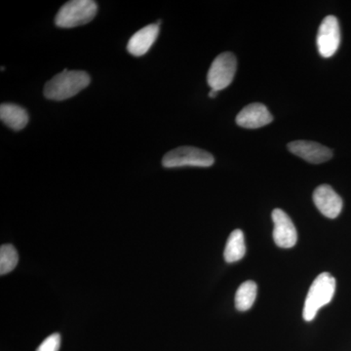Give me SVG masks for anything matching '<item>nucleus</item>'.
<instances>
[{
    "instance_id": "11",
    "label": "nucleus",
    "mask_w": 351,
    "mask_h": 351,
    "mask_svg": "<svg viewBox=\"0 0 351 351\" xmlns=\"http://www.w3.org/2000/svg\"><path fill=\"white\" fill-rule=\"evenodd\" d=\"M159 34V25H149L136 32L127 44V50L135 57L147 54L156 43Z\"/></svg>"
},
{
    "instance_id": "5",
    "label": "nucleus",
    "mask_w": 351,
    "mask_h": 351,
    "mask_svg": "<svg viewBox=\"0 0 351 351\" xmlns=\"http://www.w3.org/2000/svg\"><path fill=\"white\" fill-rule=\"evenodd\" d=\"M237 69V57L230 52L221 53L214 60L208 71V85L218 92L226 89L232 84Z\"/></svg>"
},
{
    "instance_id": "8",
    "label": "nucleus",
    "mask_w": 351,
    "mask_h": 351,
    "mask_svg": "<svg viewBox=\"0 0 351 351\" xmlns=\"http://www.w3.org/2000/svg\"><path fill=\"white\" fill-rule=\"evenodd\" d=\"M313 202L320 213L336 219L343 210V199L329 184H321L313 193Z\"/></svg>"
},
{
    "instance_id": "7",
    "label": "nucleus",
    "mask_w": 351,
    "mask_h": 351,
    "mask_svg": "<svg viewBox=\"0 0 351 351\" xmlns=\"http://www.w3.org/2000/svg\"><path fill=\"white\" fill-rule=\"evenodd\" d=\"M271 216L274 223V240L277 246L284 249L294 247L298 233L292 219L281 209H274Z\"/></svg>"
},
{
    "instance_id": "1",
    "label": "nucleus",
    "mask_w": 351,
    "mask_h": 351,
    "mask_svg": "<svg viewBox=\"0 0 351 351\" xmlns=\"http://www.w3.org/2000/svg\"><path fill=\"white\" fill-rule=\"evenodd\" d=\"M91 78L82 71L64 69L46 83L44 95L52 101H64L73 98L90 84Z\"/></svg>"
},
{
    "instance_id": "12",
    "label": "nucleus",
    "mask_w": 351,
    "mask_h": 351,
    "mask_svg": "<svg viewBox=\"0 0 351 351\" xmlns=\"http://www.w3.org/2000/svg\"><path fill=\"white\" fill-rule=\"evenodd\" d=\"M1 121L14 131L24 129L29 123V113L15 104H2L0 107Z\"/></svg>"
},
{
    "instance_id": "17",
    "label": "nucleus",
    "mask_w": 351,
    "mask_h": 351,
    "mask_svg": "<svg viewBox=\"0 0 351 351\" xmlns=\"http://www.w3.org/2000/svg\"><path fill=\"white\" fill-rule=\"evenodd\" d=\"M217 94H218V91H216V90H212L210 91L209 97L210 98H216Z\"/></svg>"
},
{
    "instance_id": "4",
    "label": "nucleus",
    "mask_w": 351,
    "mask_h": 351,
    "mask_svg": "<svg viewBox=\"0 0 351 351\" xmlns=\"http://www.w3.org/2000/svg\"><path fill=\"white\" fill-rule=\"evenodd\" d=\"M215 162L210 152L193 147H181L173 149L164 156L162 165L165 168H179L184 166L210 167Z\"/></svg>"
},
{
    "instance_id": "3",
    "label": "nucleus",
    "mask_w": 351,
    "mask_h": 351,
    "mask_svg": "<svg viewBox=\"0 0 351 351\" xmlns=\"http://www.w3.org/2000/svg\"><path fill=\"white\" fill-rule=\"evenodd\" d=\"M98 12V5L93 0H71L58 11L55 24L63 29H71L88 24Z\"/></svg>"
},
{
    "instance_id": "15",
    "label": "nucleus",
    "mask_w": 351,
    "mask_h": 351,
    "mask_svg": "<svg viewBox=\"0 0 351 351\" xmlns=\"http://www.w3.org/2000/svg\"><path fill=\"white\" fill-rule=\"evenodd\" d=\"M19 262V255L15 247L10 244L2 245L0 248V274L13 271Z\"/></svg>"
},
{
    "instance_id": "13",
    "label": "nucleus",
    "mask_w": 351,
    "mask_h": 351,
    "mask_svg": "<svg viewBox=\"0 0 351 351\" xmlns=\"http://www.w3.org/2000/svg\"><path fill=\"white\" fill-rule=\"evenodd\" d=\"M246 254V245H245L244 233L241 230H235L230 233L226 241L223 257L226 263H232L239 262L243 258Z\"/></svg>"
},
{
    "instance_id": "6",
    "label": "nucleus",
    "mask_w": 351,
    "mask_h": 351,
    "mask_svg": "<svg viewBox=\"0 0 351 351\" xmlns=\"http://www.w3.org/2000/svg\"><path fill=\"white\" fill-rule=\"evenodd\" d=\"M316 43L319 54L323 58H330L336 54L341 44V29L339 21L335 16H327L322 21Z\"/></svg>"
},
{
    "instance_id": "14",
    "label": "nucleus",
    "mask_w": 351,
    "mask_h": 351,
    "mask_svg": "<svg viewBox=\"0 0 351 351\" xmlns=\"http://www.w3.org/2000/svg\"><path fill=\"white\" fill-rule=\"evenodd\" d=\"M257 298V284L254 281H246L237 289L235 294V307L237 311H247L253 306Z\"/></svg>"
},
{
    "instance_id": "16",
    "label": "nucleus",
    "mask_w": 351,
    "mask_h": 351,
    "mask_svg": "<svg viewBox=\"0 0 351 351\" xmlns=\"http://www.w3.org/2000/svg\"><path fill=\"white\" fill-rule=\"evenodd\" d=\"M60 346H61V336L56 332L44 339L36 351H59Z\"/></svg>"
},
{
    "instance_id": "10",
    "label": "nucleus",
    "mask_w": 351,
    "mask_h": 351,
    "mask_svg": "<svg viewBox=\"0 0 351 351\" xmlns=\"http://www.w3.org/2000/svg\"><path fill=\"white\" fill-rule=\"evenodd\" d=\"M274 117L263 104H251L246 106L237 114V125L246 129H257L271 123Z\"/></svg>"
},
{
    "instance_id": "9",
    "label": "nucleus",
    "mask_w": 351,
    "mask_h": 351,
    "mask_svg": "<svg viewBox=\"0 0 351 351\" xmlns=\"http://www.w3.org/2000/svg\"><path fill=\"white\" fill-rule=\"evenodd\" d=\"M288 149L295 156L313 164L327 162L332 157V152L329 147L311 141H295L288 144Z\"/></svg>"
},
{
    "instance_id": "2",
    "label": "nucleus",
    "mask_w": 351,
    "mask_h": 351,
    "mask_svg": "<svg viewBox=\"0 0 351 351\" xmlns=\"http://www.w3.org/2000/svg\"><path fill=\"white\" fill-rule=\"evenodd\" d=\"M336 291V279L329 272H323L316 277L307 293L302 316L309 322L315 318L318 311L331 302Z\"/></svg>"
}]
</instances>
